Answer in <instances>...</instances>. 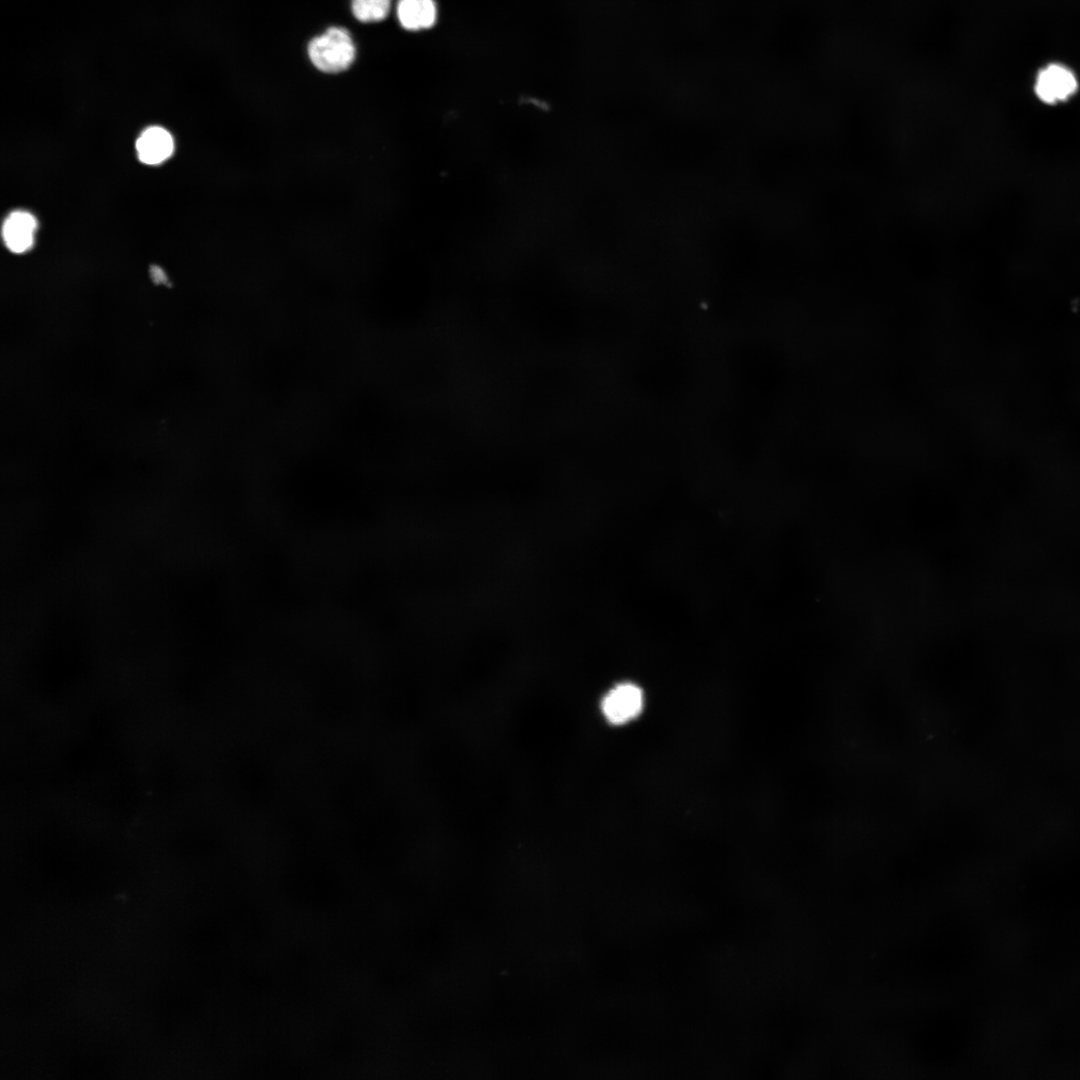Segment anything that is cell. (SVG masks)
Wrapping results in <instances>:
<instances>
[{
    "mask_svg": "<svg viewBox=\"0 0 1080 1080\" xmlns=\"http://www.w3.org/2000/svg\"><path fill=\"white\" fill-rule=\"evenodd\" d=\"M311 63L319 71L336 74L347 70L355 60L356 47L350 32L339 26L329 27L307 46Z\"/></svg>",
    "mask_w": 1080,
    "mask_h": 1080,
    "instance_id": "cell-1",
    "label": "cell"
},
{
    "mask_svg": "<svg viewBox=\"0 0 1080 1080\" xmlns=\"http://www.w3.org/2000/svg\"><path fill=\"white\" fill-rule=\"evenodd\" d=\"M643 707V693L632 683H621L610 689L601 701V710L612 724L626 723L639 715Z\"/></svg>",
    "mask_w": 1080,
    "mask_h": 1080,
    "instance_id": "cell-2",
    "label": "cell"
},
{
    "mask_svg": "<svg viewBox=\"0 0 1080 1080\" xmlns=\"http://www.w3.org/2000/svg\"><path fill=\"white\" fill-rule=\"evenodd\" d=\"M1078 82L1066 66L1051 64L1040 70L1036 77L1035 93L1048 104L1065 101L1077 91Z\"/></svg>",
    "mask_w": 1080,
    "mask_h": 1080,
    "instance_id": "cell-3",
    "label": "cell"
},
{
    "mask_svg": "<svg viewBox=\"0 0 1080 1080\" xmlns=\"http://www.w3.org/2000/svg\"><path fill=\"white\" fill-rule=\"evenodd\" d=\"M151 275L153 277V280L158 283L166 282V277L159 267L153 266L151 269Z\"/></svg>",
    "mask_w": 1080,
    "mask_h": 1080,
    "instance_id": "cell-8",
    "label": "cell"
},
{
    "mask_svg": "<svg viewBox=\"0 0 1080 1080\" xmlns=\"http://www.w3.org/2000/svg\"><path fill=\"white\" fill-rule=\"evenodd\" d=\"M36 227V219L26 211L9 214L3 225V238L8 249L15 253L28 250L33 244Z\"/></svg>",
    "mask_w": 1080,
    "mask_h": 1080,
    "instance_id": "cell-4",
    "label": "cell"
},
{
    "mask_svg": "<svg viewBox=\"0 0 1080 1080\" xmlns=\"http://www.w3.org/2000/svg\"><path fill=\"white\" fill-rule=\"evenodd\" d=\"M396 16L405 30L429 29L436 23L437 5L435 0H398Z\"/></svg>",
    "mask_w": 1080,
    "mask_h": 1080,
    "instance_id": "cell-6",
    "label": "cell"
},
{
    "mask_svg": "<svg viewBox=\"0 0 1080 1080\" xmlns=\"http://www.w3.org/2000/svg\"><path fill=\"white\" fill-rule=\"evenodd\" d=\"M392 0H352L351 9L354 17L362 23H375L384 20L391 9Z\"/></svg>",
    "mask_w": 1080,
    "mask_h": 1080,
    "instance_id": "cell-7",
    "label": "cell"
},
{
    "mask_svg": "<svg viewBox=\"0 0 1080 1080\" xmlns=\"http://www.w3.org/2000/svg\"><path fill=\"white\" fill-rule=\"evenodd\" d=\"M139 159L149 165L159 164L173 152L174 143L170 133L162 127H149L136 141Z\"/></svg>",
    "mask_w": 1080,
    "mask_h": 1080,
    "instance_id": "cell-5",
    "label": "cell"
}]
</instances>
